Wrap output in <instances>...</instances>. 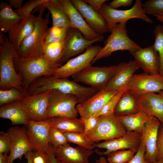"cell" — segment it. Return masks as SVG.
Instances as JSON below:
<instances>
[{
	"label": "cell",
	"mask_w": 163,
	"mask_h": 163,
	"mask_svg": "<svg viewBox=\"0 0 163 163\" xmlns=\"http://www.w3.org/2000/svg\"><path fill=\"white\" fill-rule=\"evenodd\" d=\"M50 89H56L64 93L75 96L78 103H81L97 93L99 90L94 88L81 85L74 81L53 76L39 77L28 87L26 94L34 95Z\"/></svg>",
	"instance_id": "1"
},
{
	"label": "cell",
	"mask_w": 163,
	"mask_h": 163,
	"mask_svg": "<svg viewBox=\"0 0 163 163\" xmlns=\"http://www.w3.org/2000/svg\"><path fill=\"white\" fill-rule=\"evenodd\" d=\"M39 6V13L36 16L34 30L22 41L16 51L19 58H32L44 56V40L49 28L50 13L48 12L44 17L43 12L46 8L42 5Z\"/></svg>",
	"instance_id": "2"
},
{
	"label": "cell",
	"mask_w": 163,
	"mask_h": 163,
	"mask_svg": "<svg viewBox=\"0 0 163 163\" xmlns=\"http://www.w3.org/2000/svg\"><path fill=\"white\" fill-rule=\"evenodd\" d=\"M14 64L15 69L21 75L25 94L29 86L37 78L51 76L60 65L49 61L44 56L36 58H15Z\"/></svg>",
	"instance_id": "3"
},
{
	"label": "cell",
	"mask_w": 163,
	"mask_h": 163,
	"mask_svg": "<svg viewBox=\"0 0 163 163\" xmlns=\"http://www.w3.org/2000/svg\"><path fill=\"white\" fill-rule=\"evenodd\" d=\"M19 58L16 51L5 37V43L0 45V88L6 90L15 88L25 94L20 74L17 73L14 59Z\"/></svg>",
	"instance_id": "4"
},
{
	"label": "cell",
	"mask_w": 163,
	"mask_h": 163,
	"mask_svg": "<svg viewBox=\"0 0 163 163\" xmlns=\"http://www.w3.org/2000/svg\"><path fill=\"white\" fill-rule=\"evenodd\" d=\"M127 21L117 24L112 29L111 34L105 40L102 47L91 64L102 58L110 56L114 52L119 50L134 51L141 47L128 36L126 28Z\"/></svg>",
	"instance_id": "5"
},
{
	"label": "cell",
	"mask_w": 163,
	"mask_h": 163,
	"mask_svg": "<svg viewBox=\"0 0 163 163\" xmlns=\"http://www.w3.org/2000/svg\"><path fill=\"white\" fill-rule=\"evenodd\" d=\"M141 0H136L130 9L120 10L110 7L104 3L99 12L105 20L110 32L118 24L127 21L133 18L140 19L147 23H152V21L145 13Z\"/></svg>",
	"instance_id": "6"
},
{
	"label": "cell",
	"mask_w": 163,
	"mask_h": 163,
	"mask_svg": "<svg viewBox=\"0 0 163 163\" xmlns=\"http://www.w3.org/2000/svg\"><path fill=\"white\" fill-rule=\"evenodd\" d=\"M78 103L73 95L52 89L46 113V119L56 117H77L78 113L76 108Z\"/></svg>",
	"instance_id": "7"
},
{
	"label": "cell",
	"mask_w": 163,
	"mask_h": 163,
	"mask_svg": "<svg viewBox=\"0 0 163 163\" xmlns=\"http://www.w3.org/2000/svg\"><path fill=\"white\" fill-rule=\"evenodd\" d=\"M126 132L118 117L113 113L99 116L96 126L86 136L90 141L99 142L120 137Z\"/></svg>",
	"instance_id": "8"
},
{
	"label": "cell",
	"mask_w": 163,
	"mask_h": 163,
	"mask_svg": "<svg viewBox=\"0 0 163 163\" xmlns=\"http://www.w3.org/2000/svg\"><path fill=\"white\" fill-rule=\"evenodd\" d=\"M118 65L89 66L73 76L74 81L91 86L99 91L104 89L114 75Z\"/></svg>",
	"instance_id": "9"
},
{
	"label": "cell",
	"mask_w": 163,
	"mask_h": 163,
	"mask_svg": "<svg viewBox=\"0 0 163 163\" xmlns=\"http://www.w3.org/2000/svg\"><path fill=\"white\" fill-rule=\"evenodd\" d=\"M102 47L97 45L89 46L84 53L68 60L59 67L51 76L68 79L85 69L91 66V63Z\"/></svg>",
	"instance_id": "10"
},
{
	"label": "cell",
	"mask_w": 163,
	"mask_h": 163,
	"mask_svg": "<svg viewBox=\"0 0 163 163\" xmlns=\"http://www.w3.org/2000/svg\"><path fill=\"white\" fill-rule=\"evenodd\" d=\"M52 89L34 95H25L20 102L27 120H46L49 97Z\"/></svg>",
	"instance_id": "11"
},
{
	"label": "cell",
	"mask_w": 163,
	"mask_h": 163,
	"mask_svg": "<svg viewBox=\"0 0 163 163\" xmlns=\"http://www.w3.org/2000/svg\"><path fill=\"white\" fill-rule=\"evenodd\" d=\"M26 129L31 151H40L49 154V119L44 120H27Z\"/></svg>",
	"instance_id": "12"
},
{
	"label": "cell",
	"mask_w": 163,
	"mask_h": 163,
	"mask_svg": "<svg viewBox=\"0 0 163 163\" xmlns=\"http://www.w3.org/2000/svg\"><path fill=\"white\" fill-rule=\"evenodd\" d=\"M127 87L128 90L137 97L149 93H158L163 91V75L144 72L134 74Z\"/></svg>",
	"instance_id": "13"
},
{
	"label": "cell",
	"mask_w": 163,
	"mask_h": 163,
	"mask_svg": "<svg viewBox=\"0 0 163 163\" xmlns=\"http://www.w3.org/2000/svg\"><path fill=\"white\" fill-rule=\"evenodd\" d=\"M141 140L140 133L127 131L120 137L96 143L95 147L105 149V151L101 152L97 150L94 151L101 156L107 155L112 152L122 150L130 149L136 152L139 148Z\"/></svg>",
	"instance_id": "14"
},
{
	"label": "cell",
	"mask_w": 163,
	"mask_h": 163,
	"mask_svg": "<svg viewBox=\"0 0 163 163\" xmlns=\"http://www.w3.org/2000/svg\"><path fill=\"white\" fill-rule=\"evenodd\" d=\"M99 41H101L99 39L88 40L78 29L70 27L64 40V50L59 64L62 66L71 57L85 51L89 46Z\"/></svg>",
	"instance_id": "15"
},
{
	"label": "cell",
	"mask_w": 163,
	"mask_h": 163,
	"mask_svg": "<svg viewBox=\"0 0 163 163\" xmlns=\"http://www.w3.org/2000/svg\"><path fill=\"white\" fill-rule=\"evenodd\" d=\"M161 124L156 118L151 116L140 133L145 147L144 158L147 162L155 163L157 161L156 146L158 129Z\"/></svg>",
	"instance_id": "16"
},
{
	"label": "cell",
	"mask_w": 163,
	"mask_h": 163,
	"mask_svg": "<svg viewBox=\"0 0 163 163\" xmlns=\"http://www.w3.org/2000/svg\"><path fill=\"white\" fill-rule=\"evenodd\" d=\"M116 91L103 89L76 105L80 118H88L94 116L104 107L110 98L116 94Z\"/></svg>",
	"instance_id": "17"
},
{
	"label": "cell",
	"mask_w": 163,
	"mask_h": 163,
	"mask_svg": "<svg viewBox=\"0 0 163 163\" xmlns=\"http://www.w3.org/2000/svg\"><path fill=\"white\" fill-rule=\"evenodd\" d=\"M64 9L69 18L71 27L79 30L87 39H99L101 41L104 37L94 30L86 22L80 13L70 0H60Z\"/></svg>",
	"instance_id": "18"
},
{
	"label": "cell",
	"mask_w": 163,
	"mask_h": 163,
	"mask_svg": "<svg viewBox=\"0 0 163 163\" xmlns=\"http://www.w3.org/2000/svg\"><path fill=\"white\" fill-rule=\"evenodd\" d=\"M52 147L54 154L60 163H89L88 158L94 152L79 146L74 148L68 143Z\"/></svg>",
	"instance_id": "19"
},
{
	"label": "cell",
	"mask_w": 163,
	"mask_h": 163,
	"mask_svg": "<svg viewBox=\"0 0 163 163\" xmlns=\"http://www.w3.org/2000/svg\"><path fill=\"white\" fill-rule=\"evenodd\" d=\"M7 133L11 141L8 163H13L15 160L17 158L21 159L23 155L31 150L26 129L18 126L11 127Z\"/></svg>",
	"instance_id": "20"
},
{
	"label": "cell",
	"mask_w": 163,
	"mask_h": 163,
	"mask_svg": "<svg viewBox=\"0 0 163 163\" xmlns=\"http://www.w3.org/2000/svg\"><path fill=\"white\" fill-rule=\"evenodd\" d=\"M71 1L87 24L95 32L103 35L110 31L105 20L99 12L95 11L83 0Z\"/></svg>",
	"instance_id": "21"
},
{
	"label": "cell",
	"mask_w": 163,
	"mask_h": 163,
	"mask_svg": "<svg viewBox=\"0 0 163 163\" xmlns=\"http://www.w3.org/2000/svg\"><path fill=\"white\" fill-rule=\"evenodd\" d=\"M130 53L144 72L151 75L159 74V56L152 45L144 48H141Z\"/></svg>",
	"instance_id": "22"
},
{
	"label": "cell",
	"mask_w": 163,
	"mask_h": 163,
	"mask_svg": "<svg viewBox=\"0 0 163 163\" xmlns=\"http://www.w3.org/2000/svg\"><path fill=\"white\" fill-rule=\"evenodd\" d=\"M137 101L139 111L155 117L163 125V91L138 96Z\"/></svg>",
	"instance_id": "23"
},
{
	"label": "cell",
	"mask_w": 163,
	"mask_h": 163,
	"mask_svg": "<svg viewBox=\"0 0 163 163\" xmlns=\"http://www.w3.org/2000/svg\"><path fill=\"white\" fill-rule=\"evenodd\" d=\"M118 65L117 70L104 88L105 90L118 91L127 87L134 73L140 68L135 60L122 62Z\"/></svg>",
	"instance_id": "24"
},
{
	"label": "cell",
	"mask_w": 163,
	"mask_h": 163,
	"mask_svg": "<svg viewBox=\"0 0 163 163\" xmlns=\"http://www.w3.org/2000/svg\"><path fill=\"white\" fill-rule=\"evenodd\" d=\"M36 18V16L31 14L27 18L21 20L8 32L9 40L16 51L22 41L34 30Z\"/></svg>",
	"instance_id": "25"
},
{
	"label": "cell",
	"mask_w": 163,
	"mask_h": 163,
	"mask_svg": "<svg viewBox=\"0 0 163 163\" xmlns=\"http://www.w3.org/2000/svg\"><path fill=\"white\" fill-rule=\"evenodd\" d=\"M42 5L51 14L52 26L68 29L71 27L69 18L60 0H47Z\"/></svg>",
	"instance_id": "26"
},
{
	"label": "cell",
	"mask_w": 163,
	"mask_h": 163,
	"mask_svg": "<svg viewBox=\"0 0 163 163\" xmlns=\"http://www.w3.org/2000/svg\"><path fill=\"white\" fill-rule=\"evenodd\" d=\"M139 111L137 97L127 90L121 96L114 110L117 117L127 116Z\"/></svg>",
	"instance_id": "27"
},
{
	"label": "cell",
	"mask_w": 163,
	"mask_h": 163,
	"mask_svg": "<svg viewBox=\"0 0 163 163\" xmlns=\"http://www.w3.org/2000/svg\"><path fill=\"white\" fill-rule=\"evenodd\" d=\"M0 117L9 120L13 125H26L27 120L19 100L1 106Z\"/></svg>",
	"instance_id": "28"
},
{
	"label": "cell",
	"mask_w": 163,
	"mask_h": 163,
	"mask_svg": "<svg viewBox=\"0 0 163 163\" xmlns=\"http://www.w3.org/2000/svg\"><path fill=\"white\" fill-rule=\"evenodd\" d=\"M18 14L6 2L0 4V29L3 33L10 30L21 21Z\"/></svg>",
	"instance_id": "29"
},
{
	"label": "cell",
	"mask_w": 163,
	"mask_h": 163,
	"mask_svg": "<svg viewBox=\"0 0 163 163\" xmlns=\"http://www.w3.org/2000/svg\"><path fill=\"white\" fill-rule=\"evenodd\" d=\"M49 119L50 126L56 128L63 132L84 133V124L81 118L56 117Z\"/></svg>",
	"instance_id": "30"
},
{
	"label": "cell",
	"mask_w": 163,
	"mask_h": 163,
	"mask_svg": "<svg viewBox=\"0 0 163 163\" xmlns=\"http://www.w3.org/2000/svg\"><path fill=\"white\" fill-rule=\"evenodd\" d=\"M150 116L139 111L134 114L118 117L127 131L141 133Z\"/></svg>",
	"instance_id": "31"
},
{
	"label": "cell",
	"mask_w": 163,
	"mask_h": 163,
	"mask_svg": "<svg viewBox=\"0 0 163 163\" xmlns=\"http://www.w3.org/2000/svg\"><path fill=\"white\" fill-rule=\"evenodd\" d=\"M64 44V40L45 44L43 47L44 56L50 62L60 65L59 62L62 55Z\"/></svg>",
	"instance_id": "32"
},
{
	"label": "cell",
	"mask_w": 163,
	"mask_h": 163,
	"mask_svg": "<svg viewBox=\"0 0 163 163\" xmlns=\"http://www.w3.org/2000/svg\"><path fill=\"white\" fill-rule=\"evenodd\" d=\"M68 142L73 143L86 149L92 150L95 147L96 143L89 140L83 133L66 132L64 133Z\"/></svg>",
	"instance_id": "33"
},
{
	"label": "cell",
	"mask_w": 163,
	"mask_h": 163,
	"mask_svg": "<svg viewBox=\"0 0 163 163\" xmlns=\"http://www.w3.org/2000/svg\"><path fill=\"white\" fill-rule=\"evenodd\" d=\"M155 40L152 45L158 52L160 60L159 74L163 75V25L158 24L154 30Z\"/></svg>",
	"instance_id": "34"
},
{
	"label": "cell",
	"mask_w": 163,
	"mask_h": 163,
	"mask_svg": "<svg viewBox=\"0 0 163 163\" xmlns=\"http://www.w3.org/2000/svg\"><path fill=\"white\" fill-rule=\"evenodd\" d=\"M136 152L130 149L122 150L112 152L107 156L109 163H128Z\"/></svg>",
	"instance_id": "35"
},
{
	"label": "cell",
	"mask_w": 163,
	"mask_h": 163,
	"mask_svg": "<svg viewBox=\"0 0 163 163\" xmlns=\"http://www.w3.org/2000/svg\"><path fill=\"white\" fill-rule=\"evenodd\" d=\"M68 29L52 26L49 28L45 37L44 45L64 40Z\"/></svg>",
	"instance_id": "36"
},
{
	"label": "cell",
	"mask_w": 163,
	"mask_h": 163,
	"mask_svg": "<svg viewBox=\"0 0 163 163\" xmlns=\"http://www.w3.org/2000/svg\"><path fill=\"white\" fill-rule=\"evenodd\" d=\"M25 94L15 88L6 90H0V105L20 100L25 96Z\"/></svg>",
	"instance_id": "37"
},
{
	"label": "cell",
	"mask_w": 163,
	"mask_h": 163,
	"mask_svg": "<svg viewBox=\"0 0 163 163\" xmlns=\"http://www.w3.org/2000/svg\"><path fill=\"white\" fill-rule=\"evenodd\" d=\"M127 90V87H125L118 91L110 98L103 108L93 117H96L114 113V108L120 97Z\"/></svg>",
	"instance_id": "38"
},
{
	"label": "cell",
	"mask_w": 163,
	"mask_h": 163,
	"mask_svg": "<svg viewBox=\"0 0 163 163\" xmlns=\"http://www.w3.org/2000/svg\"><path fill=\"white\" fill-rule=\"evenodd\" d=\"M48 140L49 144L53 147L64 145L68 143L64 132L51 126L48 132Z\"/></svg>",
	"instance_id": "39"
},
{
	"label": "cell",
	"mask_w": 163,
	"mask_h": 163,
	"mask_svg": "<svg viewBox=\"0 0 163 163\" xmlns=\"http://www.w3.org/2000/svg\"><path fill=\"white\" fill-rule=\"evenodd\" d=\"M142 7L146 14H163V0H149L142 4Z\"/></svg>",
	"instance_id": "40"
},
{
	"label": "cell",
	"mask_w": 163,
	"mask_h": 163,
	"mask_svg": "<svg viewBox=\"0 0 163 163\" xmlns=\"http://www.w3.org/2000/svg\"><path fill=\"white\" fill-rule=\"evenodd\" d=\"M47 0H30L27 2L21 8L15 11L22 20L29 17L33 10L45 2Z\"/></svg>",
	"instance_id": "41"
},
{
	"label": "cell",
	"mask_w": 163,
	"mask_h": 163,
	"mask_svg": "<svg viewBox=\"0 0 163 163\" xmlns=\"http://www.w3.org/2000/svg\"><path fill=\"white\" fill-rule=\"evenodd\" d=\"M11 141V138L6 132L0 133V154L7 153L10 151Z\"/></svg>",
	"instance_id": "42"
},
{
	"label": "cell",
	"mask_w": 163,
	"mask_h": 163,
	"mask_svg": "<svg viewBox=\"0 0 163 163\" xmlns=\"http://www.w3.org/2000/svg\"><path fill=\"white\" fill-rule=\"evenodd\" d=\"M145 152V145L141 139L138 150L132 159L128 163H152L147 162L145 160L144 155Z\"/></svg>",
	"instance_id": "43"
},
{
	"label": "cell",
	"mask_w": 163,
	"mask_h": 163,
	"mask_svg": "<svg viewBox=\"0 0 163 163\" xmlns=\"http://www.w3.org/2000/svg\"><path fill=\"white\" fill-rule=\"evenodd\" d=\"M99 116L91 117L88 118L82 119L84 126V134L86 135L96 126L98 121Z\"/></svg>",
	"instance_id": "44"
},
{
	"label": "cell",
	"mask_w": 163,
	"mask_h": 163,
	"mask_svg": "<svg viewBox=\"0 0 163 163\" xmlns=\"http://www.w3.org/2000/svg\"><path fill=\"white\" fill-rule=\"evenodd\" d=\"M156 152L157 161L163 159V125L161 124L158 131Z\"/></svg>",
	"instance_id": "45"
},
{
	"label": "cell",
	"mask_w": 163,
	"mask_h": 163,
	"mask_svg": "<svg viewBox=\"0 0 163 163\" xmlns=\"http://www.w3.org/2000/svg\"><path fill=\"white\" fill-rule=\"evenodd\" d=\"M33 163H50L49 154L40 151H32Z\"/></svg>",
	"instance_id": "46"
},
{
	"label": "cell",
	"mask_w": 163,
	"mask_h": 163,
	"mask_svg": "<svg viewBox=\"0 0 163 163\" xmlns=\"http://www.w3.org/2000/svg\"><path fill=\"white\" fill-rule=\"evenodd\" d=\"M133 0H113L108 5L111 8L117 9L120 7H127L132 5Z\"/></svg>",
	"instance_id": "47"
},
{
	"label": "cell",
	"mask_w": 163,
	"mask_h": 163,
	"mask_svg": "<svg viewBox=\"0 0 163 163\" xmlns=\"http://www.w3.org/2000/svg\"><path fill=\"white\" fill-rule=\"evenodd\" d=\"M90 5L96 12H99L102 5L108 1L106 0H83Z\"/></svg>",
	"instance_id": "48"
},
{
	"label": "cell",
	"mask_w": 163,
	"mask_h": 163,
	"mask_svg": "<svg viewBox=\"0 0 163 163\" xmlns=\"http://www.w3.org/2000/svg\"><path fill=\"white\" fill-rule=\"evenodd\" d=\"M24 3L23 0H9L8 4L11 8H16L17 9L21 8Z\"/></svg>",
	"instance_id": "49"
},
{
	"label": "cell",
	"mask_w": 163,
	"mask_h": 163,
	"mask_svg": "<svg viewBox=\"0 0 163 163\" xmlns=\"http://www.w3.org/2000/svg\"><path fill=\"white\" fill-rule=\"evenodd\" d=\"M50 163H58V161L55 157L52 149V146L50 145V151L49 153Z\"/></svg>",
	"instance_id": "50"
},
{
	"label": "cell",
	"mask_w": 163,
	"mask_h": 163,
	"mask_svg": "<svg viewBox=\"0 0 163 163\" xmlns=\"http://www.w3.org/2000/svg\"><path fill=\"white\" fill-rule=\"evenodd\" d=\"M8 160L7 153L0 154V163H8Z\"/></svg>",
	"instance_id": "51"
},
{
	"label": "cell",
	"mask_w": 163,
	"mask_h": 163,
	"mask_svg": "<svg viewBox=\"0 0 163 163\" xmlns=\"http://www.w3.org/2000/svg\"><path fill=\"white\" fill-rule=\"evenodd\" d=\"M32 151L27 152L24 155V156L27 160V163H33L32 159Z\"/></svg>",
	"instance_id": "52"
},
{
	"label": "cell",
	"mask_w": 163,
	"mask_h": 163,
	"mask_svg": "<svg viewBox=\"0 0 163 163\" xmlns=\"http://www.w3.org/2000/svg\"><path fill=\"white\" fill-rule=\"evenodd\" d=\"M98 163H109L106 159L104 157H101L97 159Z\"/></svg>",
	"instance_id": "53"
},
{
	"label": "cell",
	"mask_w": 163,
	"mask_h": 163,
	"mask_svg": "<svg viewBox=\"0 0 163 163\" xmlns=\"http://www.w3.org/2000/svg\"><path fill=\"white\" fill-rule=\"evenodd\" d=\"M155 16L158 21L163 23V14L160 15H155Z\"/></svg>",
	"instance_id": "54"
},
{
	"label": "cell",
	"mask_w": 163,
	"mask_h": 163,
	"mask_svg": "<svg viewBox=\"0 0 163 163\" xmlns=\"http://www.w3.org/2000/svg\"><path fill=\"white\" fill-rule=\"evenodd\" d=\"M155 163H163V159L157 161Z\"/></svg>",
	"instance_id": "55"
},
{
	"label": "cell",
	"mask_w": 163,
	"mask_h": 163,
	"mask_svg": "<svg viewBox=\"0 0 163 163\" xmlns=\"http://www.w3.org/2000/svg\"><path fill=\"white\" fill-rule=\"evenodd\" d=\"M96 163H98L97 160L96 161Z\"/></svg>",
	"instance_id": "56"
}]
</instances>
